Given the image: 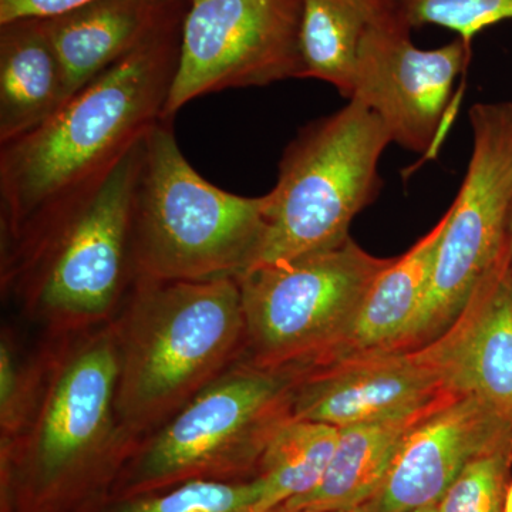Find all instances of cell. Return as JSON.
Here are the masks:
<instances>
[{
  "label": "cell",
  "instance_id": "6da1fadb",
  "mask_svg": "<svg viewBox=\"0 0 512 512\" xmlns=\"http://www.w3.org/2000/svg\"><path fill=\"white\" fill-rule=\"evenodd\" d=\"M187 9L45 123L0 144V252L92 197L163 120Z\"/></svg>",
  "mask_w": 512,
  "mask_h": 512
},
{
  "label": "cell",
  "instance_id": "7a4b0ae2",
  "mask_svg": "<svg viewBox=\"0 0 512 512\" xmlns=\"http://www.w3.org/2000/svg\"><path fill=\"white\" fill-rule=\"evenodd\" d=\"M33 412L0 446L2 512H86L109 495L137 441L117 412L111 323L43 335Z\"/></svg>",
  "mask_w": 512,
  "mask_h": 512
},
{
  "label": "cell",
  "instance_id": "3957f363",
  "mask_svg": "<svg viewBox=\"0 0 512 512\" xmlns=\"http://www.w3.org/2000/svg\"><path fill=\"white\" fill-rule=\"evenodd\" d=\"M110 323L119 353L117 412L137 443L244 355L235 278H137Z\"/></svg>",
  "mask_w": 512,
  "mask_h": 512
},
{
  "label": "cell",
  "instance_id": "277c9868",
  "mask_svg": "<svg viewBox=\"0 0 512 512\" xmlns=\"http://www.w3.org/2000/svg\"><path fill=\"white\" fill-rule=\"evenodd\" d=\"M143 141L92 197L0 252L3 298L43 335L106 325L133 288L131 205Z\"/></svg>",
  "mask_w": 512,
  "mask_h": 512
},
{
  "label": "cell",
  "instance_id": "5b68a950",
  "mask_svg": "<svg viewBox=\"0 0 512 512\" xmlns=\"http://www.w3.org/2000/svg\"><path fill=\"white\" fill-rule=\"evenodd\" d=\"M268 195L242 197L215 187L188 163L171 121H158L141 147L131 205L136 279L215 281L255 265Z\"/></svg>",
  "mask_w": 512,
  "mask_h": 512
},
{
  "label": "cell",
  "instance_id": "8992f818",
  "mask_svg": "<svg viewBox=\"0 0 512 512\" xmlns=\"http://www.w3.org/2000/svg\"><path fill=\"white\" fill-rule=\"evenodd\" d=\"M301 376L238 360L138 441L106 498L192 480H251L269 441L293 419Z\"/></svg>",
  "mask_w": 512,
  "mask_h": 512
},
{
  "label": "cell",
  "instance_id": "52a82bcc",
  "mask_svg": "<svg viewBox=\"0 0 512 512\" xmlns=\"http://www.w3.org/2000/svg\"><path fill=\"white\" fill-rule=\"evenodd\" d=\"M390 143L379 117L356 100L302 127L266 192L264 241L252 268L348 242L353 220L382 190L379 163Z\"/></svg>",
  "mask_w": 512,
  "mask_h": 512
},
{
  "label": "cell",
  "instance_id": "ba28073f",
  "mask_svg": "<svg viewBox=\"0 0 512 512\" xmlns=\"http://www.w3.org/2000/svg\"><path fill=\"white\" fill-rule=\"evenodd\" d=\"M392 259L350 238L330 251L249 269L237 278L245 318L241 360L264 369H311Z\"/></svg>",
  "mask_w": 512,
  "mask_h": 512
},
{
  "label": "cell",
  "instance_id": "9c48e42d",
  "mask_svg": "<svg viewBox=\"0 0 512 512\" xmlns=\"http://www.w3.org/2000/svg\"><path fill=\"white\" fill-rule=\"evenodd\" d=\"M468 116L473 151L466 177L448 208L426 295L394 352L440 338L510 251L512 103H478Z\"/></svg>",
  "mask_w": 512,
  "mask_h": 512
},
{
  "label": "cell",
  "instance_id": "30bf717a",
  "mask_svg": "<svg viewBox=\"0 0 512 512\" xmlns=\"http://www.w3.org/2000/svg\"><path fill=\"white\" fill-rule=\"evenodd\" d=\"M302 0H188L163 120L228 89L302 79Z\"/></svg>",
  "mask_w": 512,
  "mask_h": 512
},
{
  "label": "cell",
  "instance_id": "8fae6325",
  "mask_svg": "<svg viewBox=\"0 0 512 512\" xmlns=\"http://www.w3.org/2000/svg\"><path fill=\"white\" fill-rule=\"evenodd\" d=\"M396 0L367 29L360 45L352 96L373 111L392 143L436 157L456 117V83L466 73L473 45L461 37L420 49Z\"/></svg>",
  "mask_w": 512,
  "mask_h": 512
},
{
  "label": "cell",
  "instance_id": "7c38bea8",
  "mask_svg": "<svg viewBox=\"0 0 512 512\" xmlns=\"http://www.w3.org/2000/svg\"><path fill=\"white\" fill-rule=\"evenodd\" d=\"M510 441L512 424L476 396L458 394L404 437L376 493L353 512L437 504L471 461Z\"/></svg>",
  "mask_w": 512,
  "mask_h": 512
},
{
  "label": "cell",
  "instance_id": "4fadbf2b",
  "mask_svg": "<svg viewBox=\"0 0 512 512\" xmlns=\"http://www.w3.org/2000/svg\"><path fill=\"white\" fill-rule=\"evenodd\" d=\"M454 393L421 346L302 372L292 416L345 429L416 412Z\"/></svg>",
  "mask_w": 512,
  "mask_h": 512
},
{
  "label": "cell",
  "instance_id": "5bb4252c",
  "mask_svg": "<svg viewBox=\"0 0 512 512\" xmlns=\"http://www.w3.org/2000/svg\"><path fill=\"white\" fill-rule=\"evenodd\" d=\"M424 348L453 392L476 396L512 424L511 247L456 322Z\"/></svg>",
  "mask_w": 512,
  "mask_h": 512
},
{
  "label": "cell",
  "instance_id": "9a60e30c",
  "mask_svg": "<svg viewBox=\"0 0 512 512\" xmlns=\"http://www.w3.org/2000/svg\"><path fill=\"white\" fill-rule=\"evenodd\" d=\"M187 8L188 0H92L45 19L67 100Z\"/></svg>",
  "mask_w": 512,
  "mask_h": 512
},
{
  "label": "cell",
  "instance_id": "2e32d148",
  "mask_svg": "<svg viewBox=\"0 0 512 512\" xmlns=\"http://www.w3.org/2000/svg\"><path fill=\"white\" fill-rule=\"evenodd\" d=\"M447 218L446 212L409 251L393 258L376 276L348 328L309 370L397 349L426 295Z\"/></svg>",
  "mask_w": 512,
  "mask_h": 512
},
{
  "label": "cell",
  "instance_id": "e0dca14e",
  "mask_svg": "<svg viewBox=\"0 0 512 512\" xmlns=\"http://www.w3.org/2000/svg\"><path fill=\"white\" fill-rule=\"evenodd\" d=\"M457 396V393L448 394L402 416L339 429L335 453L318 487L272 512L357 510L376 493L404 437Z\"/></svg>",
  "mask_w": 512,
  "mask_h": 512
},
{
  "label": "cell",
  "instance_id": "ac0fdd59",
  "mask_svg": "<svg viewBox=\"0 0 512 512\" xmlns=\"http://www.w3.org/2000/svg\"><path fill=\"white\" fill-rule=\"evenodd\" d=\"M66 101L62 64L45 19L0 25V144L35 130Z\"/></svg>",
  "mask_w": 512,
  "mask_h": 512
},
{
  "label": "cell",
  "instance_id": "d6986e66",
  "mask_svg": "<svg viewBox=\"0 0 512 512\" xmlns=\"http://www.w3.org/2000/svg\"><path fill=\"white\" fill-rule=\"evenodd\" d=\"M393 0H302V79L329 83L350 99L367 29Z\"/></svg>",
  "mask_w": 512,
  "mask_h": 512
},
{
  "label": "cell",
  "instance_id": "ffe728a7",
  "mask_svg": "<svg viewBox=\"0 0 512 512\" xmlns=\"http://www.w3.org/2000/svg\"><path fill=\"white\" fill-rule=\"evenodd\" d=\"M339 429L318 421L289 420L266 446L255 477L262 493L255 512H272L315 490L325 476Z\"/></svg>",
  "mask_w": 512,
  "mask_h": 512
},
{
  "label": "cell",
  "instance_id": "44dd1931",
  "mask_svg": "<svg viewBox=\"0 0 512 512\" xmlns=\"http://www.w3.org/2000/svg\"><path fill=\"white\" fill-rule=\"evenodd\" d=\"M261 493L256 478L192 480L153 493L104 498L86 512H255Z\"/></svg>",
  "mask_w": 512,
  "mask_h": 512
},
{
  "label": "cell",
  "instance_id": "7402d4cb",
  "mask_svg": "<svg viewBox=\"0 0 512 512\" xmlns=\"http://www.w3.org/2000/svg\"><path fill=\"white\" fill-rule=\"evenodd\" d=\"M42 360L39 345L29 352L18 333L3 326L0 333V446L18 436L39 393Z\"/></svg>",
  "mask_w": 512,
  "mask_h": 512
},
{
  "label": "cell",
  "instance_id": "603a6c76",
  "mask_svg": "<svg viewBox=\"0 0 512 512\" xmlns=\"http://www.w3.org/2000/svg\"><path fill=\"white\" fill-rule=\"evenodd\" d=\"M512 470V441L471 461L441 497V512H504Z\"/></svg>",
  "mask_w": 512,
  "mask_h": 512
},
{
  "label": "cell",
  "instance_id": "cb8c5ba5",
  "mask_svg": "<svg viewBox=\"0 0 512 512\" xmlns=\"http://www.w3.org/2000/svg\"><path fill=\"white\" fill-rule=\"evenodd\" d=\"M413 29L440 26L473 45L484 29L512 20V0H396Z\"/></svg>",
  "mask_w": 512,
  "mask_h": 512
},
{
  "label": "cell",
  "instance_id": "d4e9b609",
  "mask_svg": "<svg viewBox=\"0 0 512 512\" xmlns=\"http://www.w3.org/2000/svg\"><path fill=\"white\" fill-rule=\"evenodd\" d=\"M89 2L92 0H0V25L18 19L55 18Z\"/></svg>",
  "mask_w": 512,
  "mask_h": 512
},
{
  "label": "cell",
  "instance_id": "484cf974",
  "mask_svg": "<svg viewBox=\"0 0 512 512\" xmlns=\"http://www.w3.org/2000/svg\"><path fill=\"white\" fill-rule=\"evenodd\" d=\"M504 512H512V483L508 484L507 493H505Z\"/></svg>",
  "mask_w": 512,
  "mask_h": 512
},
{
  "label": "cell",
  "instance_id": "4316f807",
  "mask_svg": "<svg viewBox=\"0 0 512 512\" xmlns=\"http://www.w3.org/2000/svg\"><path fill=\"white\" fill-rule=\"evenodd\" d=\"M409 512H441L439 503L437 504H430V505H424V507L416 508V510L409 511Z\"/></svg>",
  "mask_w": 512,
  "mask_h": 512
},
{
  "label": "cell",
  "instance_id": "83f0119b",
  "mask_svg": "<svg viewBox=\"0 0 512 512\" xmlns=\"http://www.w3.org/2000/svg\"><path fill=\"white\" fill-rule=\"evenodd\" d=\"M295 512H346V511H326V510H299Z\"/></svg>",
  "mask_w": 512,
  "mask_h": 512
},
{
  "label": "cell",
  "instance_id": "f1b7e54d",
  "mask_svg": "<svg viewBox=\"0 0 512 512\" xmlns=\"http://www.w3.org/2000/svg\"><path fill=\"white\" fill-rule=\"evenodd\" d=\"M510 247H511V256H512V214H511V224H510Z\"/></svg>",
  "mask_w": 512,
  "mask_h": 512
}]
</instances>
